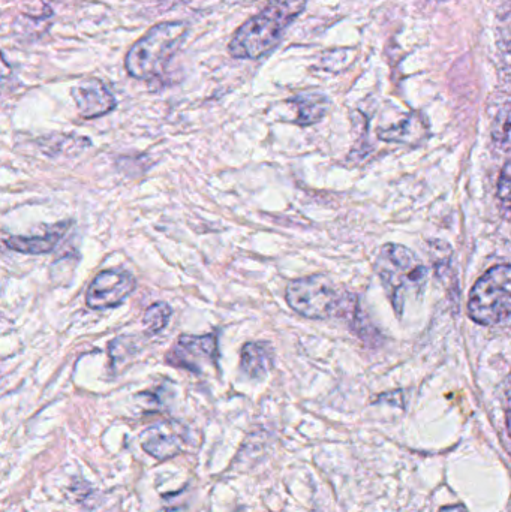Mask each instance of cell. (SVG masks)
I'll return each mask as SVG.
<instances>
[{"label":"cell","instance_id":"cell-14","mask_svg":"<svg viewBox=\"0 0 511 512\" xmlns=\"http://www.w3.org/2000/svg\"><path fill=\"white\" fill-rule=\"evenodd\" d=\"M171 318V307L167 303H155L144 313V325L150 333H159L167 327Z\"/></svg>","mask_w":511,"mask_h":512},{"label":"cell","instance_id":"cell-16","mask_svg":"<svg viewBox=\"0 0 511 512\" xmlns=\"http://www.w3.org/2000/svg\"><path fill=\"white\" fill-rule=\"evenodd\" d=\"M510 188V162H506V165H504L503 168V173H501L500 180H498V198H500V203L503 204V209L506 210V213L510 210Z\"/></svg>","mask_w":511,"mask_h":512},{"label":"cell","instance_id":"cell-1","mask_svg":"<svg viewBox=\"0 0 511 512\" xmlns=\"http://www.w3.org/2000/svg\"><path fill=\"white\" fill-rule=\"evenodd\" d=\"M306 0H270L260 14L242 24L231 39L236 59H260L276 47L285 30L305 11Z\"/></svg>","mask_w":511,"mask_h":512},{"label":"cell","instance_id":"cell-17","mask_svg":"<svg viewBox=\"0 0 511 512\" xmlns=\"http://www.w3.org/2000/svg\"><path fill=\"white\" fill-rule=\"evenodd\" d=\"M440 512H468L467 508L462 504L458 505H449V507L441 508Z\"/></svg>","mask_w":511,"mask_h":512},{"label":"cell","instance_id":"cell-12","mask_svg":"<svg viewBox=\"0 0 511 512\" xmlns=\"http://www.w3.org/2000/svg\"><path fill=\"white\" fill-rule=\"evenodd\" d=\"M293 104L297 108L296 122L302 126L320 122L330 107L329 99L323 93H300L293 99Z\"/></svg>","mask_w":511,"mask_h":512},{"label":"cell","instance_id":"cell-8","mask_svg":"<svg viewBox=\"0 0 511 512\" xmlns=\"http://www.w3.org/2000/svg\"><path fill=\"white\" fill-rule=\"evenodd\" d=\"M72 98L77 105L78 113L84 119H96L110 113L116 107V99L107 86L96 78L78 81L72 87Z\"/></svg>","mask_w":511,"mask_h":512},{"label":"cell","instance_id":"cell-10","mask_svg":"<svg viewBox=\"0 0 511 512\" xmlns=\"http://www.w3.org/2000/svg\"><path fill=\"white\" fill-rule=\"evenodd\" d=\"M272 345L267 342H251L246 343L242 349V357H240V367L243 372L252 379L264 378L270 372L273 366Z\"/></svg>","mask_w":511,"mask_h":512},{"label":"cell","instance_id":"cell-5","mask_svg":"<svg viewBox=\"0 0 511 512\" xmlns=\"http://www.w3.org/2000/svg\"><path fill=\"white\" fill-rule=\"evenodd\" d=\"M288 306L309 319H327L339 315L345 295L323 274L300 277L288 283L285 292Z\"/></svg>","mask_w":511,"mask_h":512},{"label":"cell","instance_id":"cell-15","mask_svg":"<svg viewBox=\"0 0 511 512\" xmlns=\"http://www.w3.org/2000/svg\"><path fill=\"white\" fill-rule=\"evenodd\" d=\"M492 138L500 149L509 152L510 149V111L509 107L504 108L495 120L492 128Z\"/></svg>","mask_w":511,"mask_h":512},{"label":"cell","instance_id":"cell-11","mask_svg":"<svg viewBox=\"0 0 511 512\" xmlns=\"http://www.w3.org/2000/svg\"><path fill=\"white\" fill-rule=\"evenodd\" d=\"M69 224H59L48 231L44 236L20 237L15 236L6 240V246L12 251L20 252L26 255H42L48 254L56 248L59 240L62 239L65 231L68 230Z\"/></svg>","mask_w":511,"mask_h":512},{"label":"cell","instance_id":"cell-6","mask_svg":"<svg viewBox=\"0 0 511 512\" xmlns=\"http://www.w3.org/2000/svg\"><path fill=\"white\" fill-rule=\"evenodd\" d=\"M135 279L129 271L105 270L90 283L86 303L90 309H108L122 304L134 292Z\"/></svg>","mask_w":511,"mask_h":512},{"label":"cell","instance_id":"cell-7","mask_svg":"<svg viewBox=\"0 0 511 512\" xmlns=\"http://www.w3.org/2000/svg\"><path fill=\"white\" fill-rule=\"evenodd\" d=\"M218 355L215 336H180L167 361L171 366L183 367L191 372H201V366L213 363Z\"/></svg>","mask_w":511,"mask_h":512},{"label":"cell","instance_id":"cell-3","mask_svg":"<svg viewBox=\"0 0 511 512\" xmlns=\"http://www.w3.org/2000/svg\"><path fill=\"white\" fill-rule=\"evenodd\" d=\"M186 35L188 26L183 23H162L150 29L126 54L125 66L129 75L147 80L161 74Z\"/></svg>","mask_w":511,"mask_h":512},{"label":"cell","instance_id":"cell-9","mask_svg":"<svg viewBox=\"0 0 511 512\" xmlns=\"http://www.w3.org/2000/svg\"><path fill=\"white\" fill-rule=\"evenodd\" d=\"M183 439L170 424L150 427L141 436V445L147 453L158 459L176 456L182 450Z\"/></svg>","mask_w":511,"mask_h":512},{"label":"cell","instance_id":"cell-13","mask_svg":"<svg viewBox=\"0 0 511 512\" xmlns=\"http://www.w3.org/2000/svg\"><path fill=\"white\" fill-rule=\"evenodd\" d=\"M423 134H425V123L416 114H410L390 128L378 131V137L381 140L401 144L414 143Z\"/></svg>","mask_w":511,"mask_h":512},{"label":"cell","instance_id":"cell-4","mask_svg":"<svg viewBox=\"0 0 511 512\" xmlns=\"http://www.w3.org/2000/svg\"><path fill=\"white\" fill-rule=\"evenodd\" d=\"M468 313L477 324L498 327L509 322L511 313V268L497 265L486 271L471 289Z\"/></svg>","mask_w":511,"mask_h":512},{"label":"cell","instance_id":"cell-2","mask_svg":"<svg viewBox=\"0 0 511 512\" xmlns=\"http://www.w3.org/2000/svg\"><path fill=\"white\" fill-rule=\"evenodd\" d=\"M375 271L398 316H402L410 298L422 294L428 280L425 262L410 249L395 243H387L381 248Z\"/></svg>","mask_w":511,"mask_h":512}]
</instances>
